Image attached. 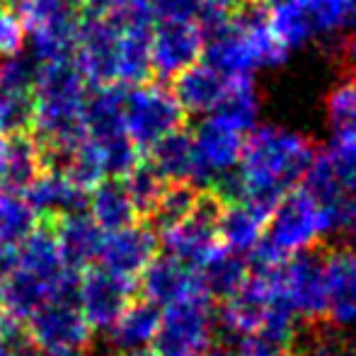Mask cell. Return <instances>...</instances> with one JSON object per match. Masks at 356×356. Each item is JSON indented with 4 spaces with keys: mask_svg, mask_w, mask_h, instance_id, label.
Instances as JSON below:
<instances>
[{
    "mask_svg": "<svg viewBox=\"0 0 356 356\" xmlns=\"http://www.w3.org/2000/svg\"><path fill=\"white\" fill-rule=\"evenodd\" d=\"M315 153V143L298 129L257 124L245 138L238 168L207 189H213L225 204L240 202L269 216L286 194L300 184Z\"/></svg>",
    "mask_w": 356,
    "mask_h": 356,
    "instance_id": "6da1fadb",
    "label": "cell"
},
{
    "mask_svg": "<svg viewBox=\"0 0 356 356\" xmlns=\"http://www.w3.org/2000/svg\"><path fill=\"white\" fill-rule=\"evenodd\" d=\"M92 85L73 58L42 63L34 80V141L42 168L63 172L71 150L85 138V104Z\"/></svg>",
    "mask_w": 356,
    "mask_h": 356,
    "instance_id": "7a4b0ae2",
    "label": "cell"
},
{
    "mask_svg": "<svg viewBox=\"0 0 356 356\" xmlns=\"http://www.w3.org/2000/svg\"><path fill=\"white\" fill-rule=\"evenodd\" d=\"M204 61L228 78H254L286 61V49L274 37L267 15L257 10L223 15L204 29Z\"/></svg>",
    "mask_w": 356,
    "mask_h": 356,
    "instance_id": "3957f363",
    "label": "cell"
},
{
    "mask_svg": "<svg viewBox=\"0 0 356 356\" xmlns=\"http://www.w3.org/2000/svg\"><path fill=\"white\" fill-rule=\"evenodd\" d=\"M267 22L286 54L332 39L349 27L356 0H272Z\"/></svg>",
    "mask_w": 356,
    "mask_h": 356,
    "instance_id": "277c9868",
    "label": "cell"
},
{
    "mask_svg": "<svg viewBox=\"0 0 356 356\" xmlns=\"http://www.w3.org/2000/svg\"><path fill=\"white\" fill-rule=\"evenodd\" d=\"M13 13L24 29V51L37 63L73 56L85 10L80 0H15Z\"/></svg>",
    "mask_w": 356,
    "mask_h": 356,
    "instance_id": "5b68a950",
    "label": "cell"
},
{
    "mask_svg": "<svg viewBox=\"0 0 356 356\" xmlns=\"http://www.w3.org/2000/svg\"><path fill=\"white\" fill-rule=\"evenodd\" d=\"M216 342V308L202 291L160 308L153 356H204Z\"/></svg>",
    "mask_w": 356,
    "mask_h": 356,
    "instance_id": "8992f818",
    "label": "cell"
},
{
    "mask_svg": "<svg viewBox=\"0 0 356 356\" xmlns=\"http://www.w3.org/2000/svg\"><path fill=\"white\" fill-rule=\"evenodd\" d=\"M184 117L172 90L158 83H141L124 88L122 119L124 131L138 145V150H150L165 136L182 129Z\"/></svg>",
    "mask_w": 356,
    "mask_h": 356,
    "instance_id": "52a82bcc",
    "label": "cell"
},
{
    "mask_svg": "<svg viewBox=\"0 0 356 356\" xmlns=\"http://www.w3.org/2000/svg\"><path fill=\"white\" fill-rule=\"evenodd\" d=\"M262 240L284 257L318 248L325 240L318 204L300 187L291 189L267 216Z\"/></svg>",
    "mask_w": 356,
    "mask_h": 356,
    "instance_id": "ba28073f",
    "label": "cell"
},
{
    "mask_svg": "<svg viewBox=\"0 0 356 356\" xmlns=\"http://www.w3.org/2000/svg\"><path fill=\"white\" fill-rule=\"evenodd\" d=\"M225 202L213 189H199L192 213L175 228L163 233L165 252L182 259L189 267H199L218 248V218Z\"/></svg>",
    "mask_w": 356,
    "mask_h": 356,
    "instance_id": "9c48e42d",
    "label": "cell"
},
{
    "mask_svg": "<svg viewBox=\"0 0 356 356\" xmlns=\"http://www.w3.org/2000/svg\"><path fill=\"white\" fill-rule=\"evenodd\" d=\"M192 134L199 170V189L211 187L216 179L230 175L240 163L248 134L218 114H207Z\"/></svg>",
    "mask_w": 356,
    "mask_h": 356,
    "instance_id": "30bf717a",
    "label": "cell"
},
{
    "mask_svg": "<svg viewBox=\"0 0 356 356\" xmlns=\"http://www.w3.org/2000/svg\"><path fill=\"white\" fill-rule=\"evenodd\" d=\"M24 325L37 352L85 349L92 337V327L73 298H47L24 320Z\"/></svg>",
    "mask_w": 356,
    "mask_h": 356,
    "instance_id": "8fae6325",
    "label": "cell"
},
{
    "mask_svg": "<svg viewBox=\"0 0 356 356\" xmlns=\"http://www.w3.org/2000/svg\"><path fill=\"white\" fill-rule=\"evenodd\" d=\"M277 282L286 300L293 305V310L303 323L325 320L327 296H325L323 250L313 248L291 254L279 269Z\"/></svg>",
    "mask_w": 356,
    "mask_h": 356,
    "instance_id": "7c38bea8",
    "label": "cell"
},
{
    "mask_svg": "<svg viewBox=\"0 0 356 356\" xmlns=\"http://www.w3.org/2000/svg\"><path fill=\"white\" fill-rule=\"evenodd\" d=\"M207 34L194 19H155L150 24V66L160 78H175L202 61Z\"/></svg>",
    "mask_w": 356,
    "mask_h": 356,
    "instance_id": "4fadbf2b",
    "label": "cell"
},
{
    "mask_svg": "<svg viewBox=\"0 0 356 356\" xmlns=\"http://www.w3.org/2000/svg\"><path fill=\"white\" fill-rule=\"evenodd\" d=\"M277 274L279 272L250 274L248 282L216 310V334H220L228 342H240V339L257 334L264 313H267L269 298L277 289Z\"/></svg>",
    "mask_w": 356,
    "mask_h": 356,
    "instance_id": "5bb4252c",
    "label": "cell"
},
{
    "mask_svg": "<svg viewBox=\"0 0 356 356\" xmlns=\"http://www.w3.org/2000/svg\"><path fill=\"white\" fill-rule=\"evenodd\" d=\"M136 298V282L117 277L102 267L80 272L78 308L92 330H109V325Z\"/></svg>",
    "mask_w": 356,
    "mask_h": 356,
    "instance_id": "9a60e30c",
    "label": "cell"
},
{
    "mask_svg": "<svg viewBox=\"0 0 356 356\" xmlns=\"http://www.w3.org/2000/svg\"><path fill=\"white\" fill-rule=\"evenodd\" d=\"M325 296L327 313L325 320L339 330L356 327V250L347 243H337L323 252Z\"/></svg>",
    "mask_w": 356,
    "mask_h": 356,
    "instance_id": "2e32d148",
    "label": "cell"
},
{
    "mask_svg": "<svg viewBox=\"0 0 356 356\" xmlns=\"http://www.w3.org/2000/svg\"><path fill=\"white\" fill-rule=\"evenodd\" d=\"M158 233L148 223H131L127 228L104 233L102 248L97 254L99 267L117 274V277L136 282L150 259L158 254Z\"/></svg>",
    "mask_w": 356,
    "mask_h": 356,
    "instance_id": "e0dca14e",
    "label": "cell"
},
{
    "mask_svg": "<svg viewBox=\"0 0 356 356\" xmlns=\"http://www.w3.org/2000/svg\"><path fill=\"white\" fill-rule=\"evenodd\" d=\"M88 192L90 189L73 182L66 172H56V170L44 172L42 170L22 197L27 199L29 209L37 213L39 220H54L56 223V220L68 218V216L88 211Z\"/></svg>",
    "mask_w": 356,
    "mask_h": 356,
    "instance_id": "ac0fdd59",
    "label": "cell"
},
{
    "mask_svg": "<svg viewBox=\"0 0 356 356\" xmlns=\"http://www.w3.org/2000/svg\"><path fill=\"white\" fill-rule=\"evenodd\" d=\"M197 291H202L197 282V269L168 252L155 254L136 279V293H141L143 300L158 308H165Z\"/></svg>",
    "mask_w": 356,
    "mask_h": 356,
    "instance_id": "d6986e66",
    "label": "cell"
},
{
    "mask_svg": "<svg viewBox=\"0 0 356 356\" xmlns=\"http://www.w3.org/2000/svg\"><path fill=\"white\" fill-rule=\"evenodd\" d=\"M172 80V95L182 107V112L192 114V117H207V114L216 112L218 104L223 102L233 78L223 75L218 68H213L211 63L202 58V61L184 68L179 75H175Z\"/></svg>",
    "mask_w": 356,
    "mask_h": 356,
    "instance_id": "ffe728a7",
    "label": "cell"
},
{
    "mask_svg": "<svg viewBox=\"0 0 356 356\" xmlns=\"http://www.w3.org/2000/svg\"><path fill=\"white\" fill-rule=\"evenodd\" d=\"M54 235H56L58 254H61L63 267L80 274L92 267V262H97L104 230L90 218L88 211L56 220Z\"/></svg>",
    "mask_w": 356,
    "mask_h": 356,
    "instance_id": "44dd1931",
    "label": "cell"
},
{
    "mask_svg": "<svg viewBox=\"0 0 356 356\" xmlns=\"http://www.w3.org/2000/svg\"><path fill=\"white\" fill-rule=\"evenodd\" d=\"M160 308L143 298H134L122 315L109 325V344L117 354L148 352L158 334Z\"/></svg>",
    "mask_w": 356,
    "mask_h": 356,
    "instance_id": "7402d4cb",
    "label": "cell"
},
{
    "mask_svg": "<svg viewBox=\"0 0 356 356\" xmlns=\"http://www.w3.org/2000/svg\"><path fill=\"white\" fill-rule=\"evenodd\" d=\"M42 170V150L29 134L3 138V145H0V192L24 194Z\"/></svg>",
    "mask_w": 356,
    "mask_h": 356,
    "instance_id": "603a6c76",
    "label": "cell"
},
{
    "mask_svg": "<svg viewBox=\"0 0 356 356\" xmlns=\"http://www.w3.org/2000/svg\"><path fill=\"white\" fill-rule=\"evenodd\" d=\"M194 269H197L199 289H202V293L209 296L213 303L216 300L223 303L225 298H230L250 277L248 257L223 248V245H218V248Z\"/></svg>",
    "mask_w": 356,
    "mask_h": 356,
    "instance_id": "cb8c5ba5",
    "label": "cell"
},
{
    "mask_svg": "<svg viewBox=\"0 0 356 356\" xmlns=\"http://www.w3.org/2000/svg\"><path fill=\"white\" fill-rule=\"evenodd\" d=\"M148 163L155 168V172L168 184H194L199 187V170L197 155H194L192 134L177 129L175 134L165 136L150 148Z\"/></svg>",
    "mask_w": 356,
    "mask_h": 356,
    "instance_id": "d4e9b609",
    "label": "cell"
},
{
    "mask_svg": "<svg viewBox=\"0 0 356 356\" xmlns=\"http://www.w3.org/2000/svg\"><path fill=\"white\" fill-rule=\"evenodd\" d=\"M88 213L104 233L127 228L136 223L138 213L134 209L129 192L124 187V179H102L88 192Z\"/></svg>",
    "mask_w": 356,
    "mask_h": 356,
    "instance_id": "484cf974",
    "label": "cell"
},
{
    "mask_svg": "<svg viewBox=\"0 0 356 356\" xmlns=\"http://www.w3.org/2000/svg\"><path fill=\"white\" fill-rule=\"evenodd\" d=\"M15 267H22L27 272L37 274L39 279H44L49 286H56L58 279L63 277L68 267H63L61 254H58V245H56V235L54 228L49 225H37L22 243L15 248Z\"/></svg>",
    "mask_w": 356,
    "mask_h": 356,
    "instance_id": "4316f807",
    "label": "cell"
},
{
    "mask_svg": "<svg viewBox=\"0 0 356 356\" xmlns=\"http://www.w3.org/2000/svg\"><path fill=\"white\" fill-rule=\"evenodd\" d=\"M267 216L240 202H228L218 218V243L248 257L264 238Z\"/></svg>",
    "mask_w": 356,
    "mask_h": 356,
    "instance_id": "83f0119b",
    "label": "cell"
},
{
    "mask_svg": "<svg viewBox=\"0 0 356 356\" xmlns=\"http://www.w3.org/2000/svg\"><path fill=\"white\" fill-rule=\"evenodd\" d=\"M51 296V286L37 274L27 272L22 267H15L0 284V300L10 318L27 320L44 300Z\"/></svg>",
    "mask_w": 356,
    "mask_h": 356,
    "instance_id": "f1b7e54d",
    "label": "cell"
},
{
    "mask_svg": "<svg viewBox=\"0 0 356 356\" xmlns=\"http://www.w3.org/2000/svg\"><path fill=\"white\" fill-rule=\"evenodd\" d=\"M289 356H356V342L327 320L303 323L289 347Z\"/></svg>",
    "mask_w": 356,
    "mask_h": 356,
    "instance_id": "f546056e",
    "label": "cell"
},
{
    "mask_svg": "<svg viewBox=\"0 0 356 356\" xmlns=\"http://www.w3.org/2000/svg\"><path fill=\"white\" fill-rule=\"evenodd\" d=\"M259 109H262V99H259L254 78H233L223 102L211 114H218L225 122L235 124L245 134H250L259 124Z\"/></svg>",
    "mask_w": 356,
    "mask_h": 356,
    "instance_id": "4dcf8cb0",
    "label": "cell"
},
{
    "mask_svg": "<svg viewBox=\"0 0 356 356\" xmlns=\"http://www.w3.org/2000/svg\"><path fill=\"white\" fill-rule=\"evenodd\" d=\"M325 119L337 143H356V75L344 78L325 97Z\"/></svg>",
    "mask_w": 356,
    "mask_h": 356,
    "instance_id": "1f68e13d",
    "label": "cell"
},
{
    "mask_svg": "<svg viewBox=\"0 0 356 356\" xmlns=\"http://www.w3.org/2000/svg\"><path fill=\"white\" fill-rule=\"evenodd\" d=\"M34 119V90L0 80V136L29 134Z\"/></svg>",
    "mask_w": 356,
    "mask_h": 356,
    "instance_id": "d6a6232c",
    "label": "cell"
},
{
    "mask_svg": "<svg viewBox=\"0 0 356 356\" xmlns=\"http://www.w3.org/2000/svg\"><path fill=\"white\" fill-rule=\"evenodd\" d=\"M199 187L194 184H168L165 192L160 194L155 209L148 213V225L155 230L158 235L168 233L170 228L184 220L194 209V202H197Z\"/></svg>",
    "mask_w": 356,
    "mask_h": 356,
    "instance_id": "836d02e7",
    "label": "cell"
},
{
    "mask_svg": "<svg viewBox=\"0 0 356 356\" xmlns=\"http://www.w3.org/2000/svg\"><path fill=\"white\" fill-rule=\"evenodd\" d=\"M88 141L92 143L95 153H97L104 179H124L141 163V150L127 134H117V136L107 138H88Z\"/></svg>",
    "mask_w": 356,
    "mask_h": 356,
    "instance_id": "e575fe53",
    "label": "cell"
},
{
    "mask_svg": "<svg viewBox=\"0 0 356 356\" xmlns=\"http://www.w3.org/2000/svg\"><path fill=\"white\" fill-rule=\"evenodd\" d=\"M39 225L37 213L29 209L22 194L0 192V240L17 248L29 233Z\"/></svg>",
    "mask_w": 356,
    "mask_h": 356,
    "instance_id": "d590c367",
    "label": "cell"
},
{
    "mask_svg": "<svg viewBox=\"0 0 356 356\" xmlns=\"http://www.w3.org/2000/svg\"><path fill=\"white\" fill-rule=\"evenodd\" d=\"M124 187L129 192V199H131L134 209L141 218H148V213L155 209L160 194L165 192L168 182L155 172V168L148 163V160H141L131 172L124 177Z\"/></svg>",
    "mask_w": 356,
    "mask_h": 356,
    "instance_id": "8d00e7d4",
    "label": "cell"
},
{
    "mask_svg": "<svg viewBox=\"0 0 356 356\" xmlns=\"http://www.w3.org/2000/svg\"><path fill=\"white\" fill-rule=\"evenodd\" d=\"M88 15H104L117 19H134V22L153 24L148 0H80Z\"/></svg>",
    "mask_w": 356,
    "mask_h": 356,
    "instance_id": "74e56055",
    "label": "cell"
},
{
    "mask_svg": "<svg viewBox=\"0 0 356 356\" xmlns=\"http://www.w3.org/2000/svg\"><path fill=\"white\" fill-rule=\"evenodd\" d=\"M34 352L37 347L29 339L27 325L5 315L0 320V356H34Z\"/></svg>",
    "mask_w": 356,
    "mask_h": 356,
    "instance_id": "f35d334b",
    "label": "cell"
},
{
    "mask_svg": "<svg viewBox=\"0 0 356 356\" xmlns=\"http://www.w3.org/2000/svg\"><path fill=\"white\" fill-rule=\"evenodd\" d=\"M24 49V29L19 24L17 15L13 13L5 0H0V54L5 58L15 56Z\"/></svg>",
    "mask_w": 356,
    "mask_h": 356,
    "instance_id": "ab89813d",
    "label": "cell"
},
{
    "mask_svg": "<svg viewBox=\"0 0 356 356\" xmlns=\"http://www.w3.org/2000/svg\"><path fill=\"white\" fill-rule=\"evenodd\" d=\"M330 163L337 172L344 189L356 194V143H337L334 141L327 148Z\"/></svg>",
    "mask_w": 356,
    "mask_h": 356,
    "instance_id": "60d3db41",
    "label": "cell"
},
{
    "mask_svg": "<svg viewBox=\"0 0 356 356\" xmlns=\"http://www.w3.org/2000/svg\"><path fill=\"white\" fill-rule=\"evenodd\" d=\"M238 347L243 356H289V349L279 347V344L269 342V339L259 337V334L240 339Z\"/></svg>",
    "mask_w": 356,
    "mask_h": 356,
    "instance_id": "b9f144b4",
    "label": "cell"
},
{
    "mask_svg": "<svg viewBox=\"0 0 356 356\" xmlns=\"http://www.w3.org/2000/svg\"><path fill=\"white\" fill-rule=\"evenodd\" d=\"M15 262H17V257H15V248L0 240V284H3V279L15 269Z\"/></svg>",
    "mask_w": 356,
    "mask_h": 356,
    "instance_id": "7bdbcfd3",
    "label": "cell"
},
{
    "mask_svg": "<svg viewBox=\"0 0 356 356\" xmlns=\"http://www.w3.org/2000/svg\"><path fill=\"white\" fill-rule=\"evenodd\" d=\"M204 356H243L240 354L238 342H228V339H220V342H213L211 347L204 352Z\"/></svg>",
    "mask_w": 356,
    "mask_h": 356,
    "instance_id": "ee69618b",
    "label": "cell"
},
{
    "mask_svg": "<svg viewBox=\"0 0 356 356\" xmlns=\"http://www.w3.org/2000/svg\"><path fill=\"white\" fill-rule=\"evenodd\" d=\"M344 32H347V42H344V56H347V61L356 68V15L352 17V22H349V27L344 29Z\"/></svg>",
    "mask_w": 356,
    "mask_h": 356,
    "instance_id": "f6af8a7d",
    "label": "cell"
},
{
    "mask_svg": "<svg viewBox=\"0 0 356 356\" xmlns=\"http://www.w3.org/2000/svg\"><path fill=\"white\" fill-rule=\"evenodd\" d=\"M34 356H88L85 349H66V352H34Z\"/></svg>",
    "mask_w": 356,
    "mask_h": 356,
    "instance_id": "bcb514c9",
    "label": "cell"
},
{
    "mask_svg": "<svg viewBox=\"0 0 356 356\" xmlns=\"http://www.w3.org/2000/svg\"><path fill=\"white\" fill-rule=\"evenodd\" d=\"M114 356H153L150 352H136V354H114Z\"/></svg>",
    "mask_w": 356,
    "mask_h": 356,
    "instance_id": "7dc6e473",
    "label": "cell"
},
{
    "mask_svg": "<svg viewBox=\"0 0 356 356\" xmlns=\"http://www.w3.org/2000/svg\"><path fill=\"white\" fill-rule=\"evenodd\" d=\"M5 315H8V313H5V308H3V300H0V320H3Z\"/></svg>",
    "mask_w": 356,
    "mask_h": 356,
    "instance_id": "c3c4849f",
    "label": "cell"
},
{
    "mask_svg": "<svg viewBox=\"0 0 356 356\" xmlns=\"http://www.w3.org/2000/svg\"><path fill=\"white\" fill-rule=\"evenodd\" d=\"M347 245H352V248L356 250V235H354V238H352V240H349V243H347Z\"/></svg>",
    "mask_w": 356,
    "mask_h": 356,
    "instance_id": "681fc988",
    "label": "cell"
},
{
    "mask_svg": "<svg viewBox=\"0 0 356 356\" xmlns=\"http://www.w3.org/2000/svg\"><path fill=\"white\" fill-rule=\"evenodd\" d=\"M3 63H5V56L0 54V73H3Z\"/></svg>",
    "mask_w": 356,
    "mask_h": 356,
    "instance_id": "f907efd6",
    "label": "cell"
},
{
    "mask_svg": "<svg viewBox=\"0 0 356 356\" xmlns=\"http://www.w3.org/2000/svg\"><path fill=\"white\" fill-rule=\"evenodd\" d=\"M252 3H272V0H252Z\"/></svg>",
    "mask_w": 356,
    "mask_h": 356,
    "instance_id": "816d5d0a",
    "label": "cell"
},
{
    "mask_svg": "<svg viewBox=\"0 0 356 356\" xmlns=\"http://www.w3.org/2000/svg\"><path fill=\"white\" fill-rule=\"evenodd\" d=\"M3 138H5V136H0V145H3Z\"/></svg>",
    "mask_w": 356,
    "mask_h": 356,
    "instance_id": "f5cc1de1",
    "label": "cell"
}]
</instances>
